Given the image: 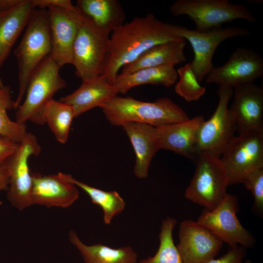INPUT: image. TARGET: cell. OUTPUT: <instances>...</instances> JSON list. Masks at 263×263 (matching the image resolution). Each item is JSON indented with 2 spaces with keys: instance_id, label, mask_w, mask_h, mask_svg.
Returning <instances> with one entry per match:
<instances>
[{
  "instance_id": "7",
  "label": "cell",
  "mask_w": 263,
  "mask_h": 263,
  "mask_svg": "<svg viewBox=\"0 0 263 263\" xmlns=\"http://www.w3.org/2000/svg\"><path fill=\"white\" fill-rule=\"evenodd\" d=\"M169 11L174 16H188L198 32L221 27L237 19L256 22L245 6L232 4L228 0H176L170 6Z\"/></svg>"
},
{
  "instance_id": "30",
  "label": "cell",
  "mask_w": 263,
  "mask_h": 263,
  "mask_svg": "<svg viewBox=\"0 0 263 263\" xmlns=\"http://www.w3.org/2000/svg\"><path fill=\"white\" fill-rule=\"evenodd\" d=\"M177 72L179 79L174 90L178 95L189 102L198 100L205 94L206 89L198 81L190 63L180 67Z\"/></svg>"
},
{
  "instance_id": "23",
  "label": "cell",
  "mask_w": 263,
  "mask_h": 263,
  "mask_svg": "<svg viewBox=\"0 0 263 263\" xmlns=\"http://www.w3.org/2000/svg\"><path fill=\"white\" fill-rule=\"evenodd\" d=\"M75 6L95 26L110 33L124 23L125 13L117 0H78Z\"/></svg>"
},
{
  "instance_id": "32",
  "label": "cell",
  "mask_w": 263,
  "mask_h": 263,
  "mask_svg": "<svg viewBox=\"0 0 263 263\" xmlns=\"http://www.w3.org/2000/svg\"><path fill=\"white\" fill-rule=\"evenodd\" d=\"M230 247L225 254L218 259L214 258L207 263H242L246 254L245 247L239 245Z\"/></svg>"
},
{
  "instance_id": "5",
  "label": "cell",
  "mask_w": 263,
  "mask_h": 263,
  "mask_svg": "<svg viewBox=\"0 0 263 263\" xmlns=\"http://www.w3.org/2000/svg\"><path fill=\"white\" fill-rule=\"evenodd\" d=\"M80 14V23L73 46L72 65L75 67L76 76L82 82H87L102 74L111 33L98 28L81 13Z\"/></svg>"
},
{
  "instance_id": "9",
  "label": "cell",
  "mask_w": 263,
  "mask_h": 263,
  "mask_svg": "<svg viewBox=\"0 0 263 263\" xmlns=\"http://www.w3.org/2000/svg\"><path fill=\"white\" fill-rule=\"evenodd\" d=\"M171 30L174 35L186 39L190 43L194 52V58L190 63L199 83L214 67L212 62L213 55L222 42L236 37L250 34L246 29L237 26H221L198 32L171 24Z\"/></svg>"
},
{
  "instance_id": "3",
  "label": "cell",
  "mask_w": 263,
  "mask_h": 263,
  "mask_svg": "<svg viewBox=\"0 0 263 263\" xmlns=\"http://www.w3.org/2000/svg\"><path fill=\"white\" fill-rule=\"evenodd\" d=\"M51 40L46 9H35L22 38L14 51L19 68V89L14 101L17 109L25 95L31 75L51 52Z\"/></svg>"
},
{
  "instance_id": "33",
  "label": "cell",
  "mask_w": 263,
  "mask_h": 263,
  "mask_svg": "<svg viewBox=\"0 0 263 263\" xmlns=\"http://www.w3.org/2000/svg\"><path fill=\"white\" fill-rule=\"evenodd\" d=\"M20 144L0 135V166L18 149Z\"/></svg>"
},
{
  "instance_id": "27",
  "label": "cell",
  "mask_w": 263,
  "mask_h": 263,
  "mask_svg": "<svg viewBox=\"0 0 263 263\" xmlns=\"http://www.w3.org/2000/svg\"><path fill=\"white\" fill-rule=\"evenodd\" d=\"M45 123H47L56 139L65 143L68 138L74 111L70 105L52 99L45 106L43 111Z\"/></svg>"
},
{
  "instance_id": "29",
  "label": "cell",
  "mask_w": 263,
  "mask_h": 263,
  "mask_svg": "<svg viewBox=\"0 0 263 263\" xmlns=\"http://www.w3.org/2000/svg\"><path fill=\"white\" fill-rule=\"evenodd\" d=\"M14 108L10 87L5 86L0 94V135L18 143H20L28 132L26 124L12 121L7 111Z\"/></svg>"
},
{
  "instance_id": "17",
  "label": "cell",
  "mask_w": 263,
  "mask_h": 263,
  "mask_svg": "<svg viewBox=\"0 0 263 263\" xmlns=\"http://www.w3.org/2000/svg\"><path fill=\"white\" fill-rule=\"evenodd\" d=\"M230 111L239 134L250 131H263V89L254 83L234 88Z\"/></svg>"
},
{
  "instance_id": "10",
  "label": "cell",
  "mask_w": 263,
  "mask_h": 263,
  "mask_svg": "<svg viewBox=\"0 0 263 263\" xmlns=\"http://www.w3.org/2000/svg\"><path fill=\"white\" fill-rule=\"evenodd\" d=\"M219 102L211 117L201 124L197 135V153L205 151L220 158L225 147L234 136L236 125L228 107L233 96V89L220 86L217 91Z\"/></svg>"
},
{
  "instance_id": "15",
  "label": "cell",
  "mask_w": 263,
  "mask_h": 263,
  "mask_svg": "<svg viewBox=\"0 0 263 263\" xmlns=\"http://www.w3.org/2000/svg\"><path fill=\"white\" fill-rule=\"evenodd\" d=\"M46 10L51 40L50 56L60 67L72 64L73 46L80 13L76 7L74 10L55 7H48Z\"/></svg>"
},
{
  "instance_id": "38",
  "label": "cell",
  "mask_w": 263,
  "mask_h": 263,
  "mask_svg": "<svg viewBox=\"0 0 263 263\" xmlns=\"http://www.w3.org/2000/svg\"><path fill=\"white\" fill-rule=\"evenodd\" d=\"M244 263H251V262L250 260H246V261Z\"/></svg>"
},
{
  "instance_id": "21",
  "label": "cell",
  "mask_w": 263,
  "mask_h": 263,
  "mask_svg": "<svg viewBox=\"0 0 263 263\" xmlns=\"http://www.w3.org/2000/svg\"><path fill=\"white\" fill-rule=\"evenodd\" d=\"M185 39L157 44L146 51L132 62L124 65L121 74H127L150 67L174 66L186 61Z\"/></svg>"
},
{
  "instance_id": "24",
  "label": "cell",
  "mask_w": 263,
  "mask_h": 263,
  "mask_svg": "<svg viewBox=\"0 0 263 263\" xmlns=\"http://www.w3.org/2000/svg\"><path fill=\"white\" fill-rule=\"evenodd\" d=\"M69 239L77 249L85 263H137L138 255L130 246L112 248L97 244L87 245L73 230L69 231Z\"/></svg>"
},
{
  "instance_id": "12",
  "label": "cell",
  "mask_w": 263,
  "mask_h": 263,
  "mask_svg": "<svg viewBox=\"0 0 263 263\" xmlns=\"http://www.w3.org/2000/svg\"><path fill=\"white\" fill-rule=\"evenodd\" d=\"M40 151L41 147L37 137L28 132L18 149L6 161L9 172L7 198L19 210L32 206V178L28 160L30 156H37Z\"/></svg>"
},
{
  "instance_id": "2",
  "label": "cell",
  "mask_w": 263,
  "mask_h": 263,
  "mask_svg": "<svg viewBox=\"0 0 263 263\" xmlns=\"http://www.w3.org/2000/svg\"><path fill=\"white\" fill-rule=\"evenodd\" d=\"M100 108L107 120L114 126H122L128 122H137L158 127L189 119L180 107L167 97L149 102L130 96L116 95Z\"/></svg>"
},
{
  "instance_id": "37",
  "label": "cell",
  "mask_w": 263,
  "mask_h": 263,
  "mask_svg": "<svg viewBox=\"0 0 263 263\" xmlns=\"http://www.w3.org/2000/svg\"><path fill=\"white\" fill-rule=\"evenodd\" d=\"M6 86H4L0 78V94L2 92V91L4 90V88H5Z\"/></svg>"
},
{
  "instance_id": "25",
  "label": "cell",
  "mask_w": 263,
  "mask_h": 263,
  "mask_svg": "<svg viewBox=\"0 0 263 263\" xmlns=\"http://www.w3.org/2000/svg\"><path fill=\"white\" fill-rule=\"evenodd\" d=\"M178 75L174 66H165L142 69L132 73L118 74L113 85L118 94H125L134 87L150 84L166 87L175 84Z\"/></svg>"
},
{
  "instance_id": "16",
  "label": "cell",
  "mask_w": 263,
  "mask_h": 263,
  "mask_svg": "<svg viewBox=\"0 0 263 263\" xmlns=\"http://www.w3.org/2000/svg\"><path fill=\"white\" fill-rule=\"evenodd\" d=\"M32 205L66 208L79 198L77 187L68 179L65 173L42 175L32 172Z\"/></svg>"
},
{
  "instance_id": "18",
  "label": "cell",
  "mask_w": 263,
  "mask_h": 263,
  "mask_svg": "<svg viewBox=\"0 0 263 263\" xmlns=\"http://www.w3.org/2000/svg\"><path fill=\"white\" fill-rule=\"evenodd\" d=\"M204 120L201 115L185 121L155 127L160 149L171 150L193 161L197 154L198 132Z\"/></svg>"
},
{
  "instance_id": "14",
  "label": "cell",
  "mask_w": 263,
  "mask_h": 263,
  "mask_svg": "<svg viewBox=\"0 0 263 263\" xmlns=\"http://www.w3.org/2000/svg\"><path fill=\"white\" fill-rule=\"evenodd\" d=\"M176 247L183 263H207L214 258L223 242L197 221L187 219L180 223Z\"/></svg>"
},
{
  "instance_id": "8",
  "label": "cell",
  "mask_w": 263,
  "mask_h": 263,
  "mask_svg": "<svg viewBox=\"0 0 263 263\" xmlns=\"http://www.w3.org/2000/svg\"><path fill=\"white\" fill-rule=\"evenodd\" d=\"M220 160L225 169L229 186L243 183L250 173L263 168V131H250L234 136Z\"/></svg>"
},
{
  "instance_id": "31",
  "label": "cell",
  "mask_w": 263,
  "mask_h": 263,
  "mask_svg": "<svg viewBox=\"0 0 263 263\" xmlns=\"http://www.w3.org/2000/svg\"><path fill=\"white\" fill-rule=\"evenodd\" d=\"M245 187L251 191L254 198L253 209L260 216L263 213V168L250 173L244 180Z\"/></svg>"
},
{
  "instance_id": "1",
  "label": "cell",
  "mask_w": 263,
  "mask_h": 263,
  "mask_svg": "<svg viewBox=\"0 0 263 263\" xmlns=\"http://www.w3.org/2000/svg\"><path fill=\"white\" fill-rule=\"evenodd\" d=\"M171 25L149 13L134 18L114 30L110 35L101 75L113 85L121 68L146 51L158 44L184 39L172 33Z\"/></svg>"
},
{
  "instance_id": "22",
  "label": "cell",
  "mask_w": 263,
  "mask_h": 263,
  "mask_svg": "<svg viewBox=\"0 0 263 263\" xmlns=\"http://www.w3.org/2000/svg\"><path fill=\"white\" fill-rule=\"evenodd\" d=\"M35 9L31 0H23L16 6L0 12V69Z\"/></svg>"
},
{
  "instance_id": "6",
  "label": "cell",
  "mask_w": 263,
  "mask_h": 263,
  "mask_svg": "<svg viewBox=\"0 0 263 263\" xmlns=\"http://www.w3.org/2000/svg\"><path fill=\"white\" fill-rule=\"evenodd\" d=\"M195 170L187 188L188 200L210 210L223 199L229 186L227 173L220 158L205 151L193 160Z\"/></svg>"
},
{
  "instance_id": "11",
  "label": "cell",
  "mask_w": 263,
  "mask_h": 263,
  "mask_svg": "<svg viewBox=\"0 0 263 263\" xmlns=\"http://www.w3.org/2000/svg\"><path fill=\"white\" fill-rule=\"evenodd\" d=\"M238 210V198L227 193L214 208L204 209L197 222L230 246L253 247L255 239L240 223L237 216Z\"/></svg>"
},
{
  "instance_id": "35",
  "label": "cell",
  "mask_w": 263,
  "mask_h": 263,
  "mask_svg": "<svg viewBox=\"0 0 263 263\" xmlns=\"http://www.w3.org/2000/svg\"><path fill=\"white\" fill-rule=\"evenodd\" d=\"M9 184V172L6 162L0 166V191L7 190Z\"/></svg>"
},
{
  "instance_id": "4",
  "label": "cell",
  "mask_w": 263,
  "mask_h": 263,
  "mask_svg": "<svg viewBox=\"0 0 263 263\" xmlns=\"http://www.w3.org/2000/svg\"><path fill=\"white\" fill-rule=\"evenodd\" d=\"M60 68L49 56L36 68L28 81L25 99L17 109L16 121L25 124L31 120L37 124L45 123L44 107L53 99L56 93L67 86L59 74Z\"/></svg>"
},
{
  "instance_id": "13",
  "label": "cell",
  "mask_w": 263,
  "mask_h": 263,
  "mask_svg": "<svg viewBox=\"0 0 263 263\" xmlns=\"http://www.w3.org/2000/svg\"><path fill=\"white\" fill-rule=\"evenodd\" d=\"M263 75L262 56L253 49L240 47L231 54L225 64L213 67L205 77V82L233 89L254 83Z\"/></svg>"
},
{
  "instance_id": "34",
  "label": "cell",
  "mask_w": 263,
  "mask_h": 263,
  "mask_svg": "<svg viewBox=\"0 0 263 263\" xmlns=\"http://www.w3.org/2000/svg\"><path fill=\"white\" fill-rule=\"evenodd\" d=\"M33 6L39 9H46L49 7H55L68 10H74V6L70 0H31Z\"/></svg>"
},
{
  "instance_id": "26",
  "label": "cell",
  "mask_w": 263,
  "mask_h": 263,
  "mask_svg": "<svg viewBox=\"0 0 263 263\" xmlns=\"http://www.w3.org/2000/svg\"><path fill=\"white\" fill-rule=\"evenodd\" d=\"M66 176L69 181L89 195L93 203L101 208L105 224H110L114 217L125 209L126 203L117 191H104L80 182L70 174H66Z\"/></svg>"
},
{
  "instance_id": "28",
  "label": "cell",
  "mask_w": 263,
  "mask_h": 263,
  "mask_svg": "<svg viewBox=\"0 0 263 263\" xmlns=\"http://www.w3.org/2000/svg\"><path fill=\"white\" fill-rule=\"evenodd\" d=\"M177 221L172 217H168L163 220L157 252L153 256L142 259L138 263H183L172 236Z\"/></svg>"
},
{
  "instance_id": "20",
  "label": "cell",
  "mask_w": 263,
  "mask_h": 263,
  "mask_svg": "<svg viewBox=\"0 0 263 263\" xmlns=\"http://www.w3.org/2000/svg\"><path fill=\"white\" fill-rule=\"evenodd\" d=\"M118 94L116 88L101 75L96 78L82 82L80 86L71 94L62 97L59 101L73 108L75 117L95 107L101 106Z\"/></svg>"
},
{
  "instance_id": "36",
  "label": "cell",
  "mask_w": 263,
  "mask_h": 263,
  "mask_svg": "<svg viewBox=\"0 0 263 263\" xmlns=\"http://www.w3.org/2000/svg\"><path fill=\"white\" fill-rule=\"evenodd\" d=\"M23 0H0V12L11 9L22 2Z\"/></svg>"
},
{
  "instance_id": "19",
  "label": "cell",
  "mask_w": 263,
  "mask_h": 263,
  "mask_svg": "<svg viewBox=\"0 0 263 263\" xmlns=\"http://www.w3.org/2000/svg\"><path fill=\"white\" fill-rule=\"evenodd\" d=\"M129 137L135 153V176L147 178L151 160L160 149L156 127L141 123L128 122L122 126Z\"/></svg>"
}]
</instances>
